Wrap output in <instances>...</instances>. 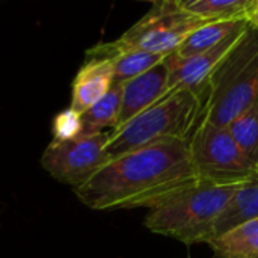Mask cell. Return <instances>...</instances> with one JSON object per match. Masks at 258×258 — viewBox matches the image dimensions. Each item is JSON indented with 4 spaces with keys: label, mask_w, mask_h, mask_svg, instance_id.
Instances as JSON below:
<instances>
[{
    "label": "cell",
    "mask_w": 258,
    "mask_h": 258,
    "mask_svg": "<svg viewBox=\"0 0 258 258\" xmlns=\"http://www.w3.org/2000/svg\"><path fill=\"white\" fill-rule=\"evenodd\" d=\"M249 23L252 26H255L258 29V0L254 2V6H252V11L249 14Z\"/></svg>",
    "instance_id": "cell-19"
},
{
    "label": "cell",
    "mask_w": 258,
    "mask_h": 258,
    "mask_svg": "<svg viewBox=\"0 0 258 258\" xmlns=\"http://www.w3.org/2000/svg\"><path fill=\"white\" fill-rule=\"evenodd\" d=\"M245 30L237 32L222 41L219 45L190 57H178L175 53H171L166 57L169 70V92L175 89H189L201 95L206 101V91L212 74L224 60V57L230 53V50L234 47Z\"/></svg>",
    "instance_id": "cell-8"
},
{
    "label": "cell",
    "mask_w": 258,
    "mask_h": 258,
    "mask_svg": "<svg viewBox=\"0 0 258 258\" xmlns=\"http://www.w3.org/2000/svg\"><path fill=\"white\" fill-rule=\"evenodd\" d=\"M113 62L110 57L86 54V60L79 68L71 85L70 109L85 113L100 101L113 86Z\"/></svg>",
    "instance_id": "cell-10"
},
{
    "label": "cell",
    "mask_w": 258,
    "mask_h": 258,
    "mask_svg": "<svg viewBox=\"0 0 258 258\" xmlns=\"http://www.w3.org/2000/svg\"><path fill=\"white\" fill-rule=\"evenodd\" d=\"M86 54L110 57L113 62V70H115L113 85H118V86H122L124 83L147 73L148 70L154 68L156 65H159L168 57L162 54H153V53H147L141 50L125 48L119 45L116 39L110 42H100L94 45L92 48H89Z\"/></svg>",
    "instance_id": "cell-11"
},
{
    "label": "cell",
    "mask_w": 258,
    "mask_h": 258,
    "mask_svg": "<svg viewBox=\"0 0 258 258\" xmlns=\"http://www.w3.org/2000/svg\"><path fill=\"white\" fill-rule=\"evenodd\" d=\"M249 24L251 23L248 18L206 23L201 27H198L195 32H192L183 41V44L178 47V50L174 53L178 57H190V56L204 53V51L219 45L222 41H225L231 35L245 30Z\"/></svg>",
    "instance_id": "cell-13"
},
{
    "label": "cell",
    "mask_w": 258,
    "mask_h": 258,
    "mask_svg": "<svg viewBox=\"0 0 258 258\" xmlns=\"http://www.w3.org/2000/svg\"><path fill=\"white\" fill-rule=\"evenodd\" d=\"M122 86L113 85L112 89L85 113H82V136L88 138L103 133L106 128H116L121 113Z\"/></svg>",
    "instance_id": "cell-14"
},
{
    "label": "cell",
    "mask_w": 258,
    "mask_h": 258,
    "mask_svg": "<svg viewBox=\"0 0 258 258\" xmlns=\"http://www.w3.org/2000/svg\"><path fill=\"white\" fill-rule=\"evenodd\" d=\"M258 100V29L249 24L212 74L203 121L227 127Z\"/></svg>",
    "instance_id": "cell-4"
},
{
    "label": "cell",
    "mask_w": 258,
    "mask_h": 258,
    "mask_svg": "<svg viewBox=\"0 0 258 258\" xmlns=\"http://www.w3.org/2000/svg\"><path fill=\"white\" fill-rule=\"evenodd\" d=\"M206 21L187 12L181 0L154 2L150 11L127 29L116 42L125 48L169 56Z\"/></svg>",
    "instance_id": "cell-6"
},
{
    "label": "cell",
    "mask_w": 258,
    "mask_h": 258,
    "mask_svg": "<svg viewBox=\"0 0 258 258\" xmlns=\"http://www.w3.org/2000/svg\"><path fill=\"white\" fill-rule=\"evenodd\" d=\"M255 219H258V174L242 183L230 198L215 224L213 240Z\"/></svg>",
    "instance_id": "cell-12"
},
{
    "label": "cell",
    "mask_w": 258,
    "mask_h": 258,
    "mask_svg": "<svg viewBox=\"0 0 258 258\" xmlns=\"http://www.w3.org/2000/svg\"><path fill=\"white\" fill-rule=\"evenodd\" d=\"M257 174H258V163H257Z\"/></svg>",
    "instance_id": "cell-20"
},
{
    "label": "cell",
    "mask_w": 258,
    "mask_h": 258,
    "mask_svg": "<svg viewBox=\"0 0 258 258\" xmlns=\"http://www.w3.org/2000/svg\"><path fill=\"white\" fill-rule=\"evenodd\" d=\"M189 258H190V257H189Z\"/></svg>",
    "instance_id": "cell-21"
},
{
    "label": "cell",
    "mask_w": 258,
    "mask_h": 258,
    "mask_svg": "<svg viewBox=\"0 0 258 258\" xmlns=\"http://www.w3.org/2000/svg\"><path fill=\"white\" fill-rule=\"evenodd\" d=\"M204 118V98L189 89L168 92L156 104L110 132L104 150L112 160L163 141H189Z\"/></svg>",
    "instance_id": "cell-2"
},
{
    "label": "cell",
    "mask_w": 258,
    "mask_h": 258,
    "mask_svg": "<svg viewBox=\"0 0 258 258\" xmlns=\"http://www.w3.org/2000/svg\"><path fill=\"white\" fill-rule=\"evenodd\" d=\"M190 160L198 181L231 186L242 184L257 174L228 127L201 121L189 139Z\"/></svg>",
    "instance_id": "cell-5"
},
{
    "label": "cell",
    "mask_w": 258,
    "mask_h": 258,
    "mask_svg": "<svg viewBox=\"0 0 258 258\" xmlns=\"http://www.w3.org/2000/svg\"><path fill=\"white\" fill-rule=\"evenodd\" d=\"M53 141L68 142L76 141L82 136V115L73 109H63L56 113L51 122Z\"/></svg>",
    "instance_id": "cell-18"
},
{
    "label": "cell",
    "mask_w": 258,
    "mask_h": 258,
    "mask_svg": "<svg viewBox=\"0 0 258 258\" xmlns=\"http://www.w3.org/2000/svg\"><path fill=\"white\" fill-rule=\"evenodd\" d=\"M110 132L68 142L51 141L41 156V166L59 183L73 189L85 184L106 162V145Z\"/></svg>",
    "instance_id": "cell-7"
},
{
    "label": "cell",
    "mask_w": 258,
    "mask_h": 258,
    "mask_svg": "<svg viewBox=\"0 0 258 258\" xmlns=\"http://www.w3.org/2000/svg\"><path fill=\"white\" fill-rule=\"evenodd\" d=\"M216 258H258V219L209 243Z\"/></svg>",
    "instance_id": "cell-15"
},
{
    "label": "cell",
    "mask_w": 258,
    "mask_h": 258,
    "mask_svg": "<svg viewBox=\"0 0 258 258\" xmlns=\"http://www.w3.org/2000/svg\"><path fill=\"white\" fill-rule=\"evenodd\" d=\"M197 181L189 141H163L107 160L74 194L98 212L153 209Z\"/></svg>",
    "instance_id": "cell-1"
},
{
    "label": "cell",
    "mask_w": 258,
    "mask_h": 258,
    "mask_svg": "<svg viewBox=\"0 0 258 258\" xmlns=\"http://www.w3.org/2000/svg\"><path fill=\"white\" fill-rule=\"evenodd\" d=\"M230 133L239 144L245 156L255 165L258 163V100L240 113L228 125Z\"/></svg>",
    "instance_id": "cell-17"
},
{
    "label": "cell",
    "mask_w": 258,
    "mask_h": 258,
    "mask_svg": "<svg viewBox=\"0 0 258 258\" xmlns=\"http://www.w3.org/2000/svg\"><path fill=\"white\" fill-rule=\"evenodd\" d=\"M239 186L197 181L150 209L144 225L154 234L184 245H209L219 215Z\"/></svg>",
    "instance_id": "cell-3"
},
{
    "label": "cell",
    "mask_w": 258,
    "mask_h": 258,
    "mask_svg": "<svg viewBox=\"0 0 258 258\" xmlns=\"http://www.w3.org/2000/svg\"><path fill=\"white\" fill-rule=\"evenodd\" d=\"M169 92V70L166 59L122 85L121 113L116 127L124 125ZM115 130V128H113Z\"/></svg>",
    "instance_id": "cell-9"
},
{
    "label": "cell",
    "mask_w": 258,
    "mask_h": 258,
    "mask_svg": "<svg viewBox=\"0 0 258 258\" xmlns=\"http://www.w3.org/2000/svg\"><path fill=\"white\" fill-rule=\"evenodd\" d=\"M255 0H181L183 8L194 17L212 23L248 18Z\"/></svg>",
    "instance_id": "cell-16"
}]
</instances>
